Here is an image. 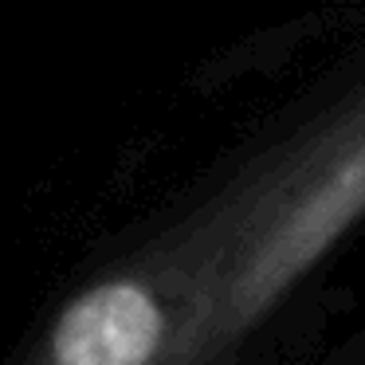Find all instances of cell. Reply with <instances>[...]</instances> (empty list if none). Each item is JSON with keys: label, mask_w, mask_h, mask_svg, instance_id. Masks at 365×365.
<instances>
[{"label": "cell", "mask_w": 365, "mask_h": 365, "mask_svg": "<svg viewBox=\"0 0 365 365\" xmlns=\"http://www.w3.org/2000/svg\"><path fill=\"white\" fill-rule=\"evenodd\" d=\"M361 216L365 87L150 244L185 302L173 365H224Z\"/></svg>", "instance_id": "1"}, {"label": "cell", "mask_w": 365, "mask_h": 365, "mask_svg": "<svg viewBox=\"0 0 365 365\" xmlns=\"http://www.w3.org/2000/svg\"><path fill=\"white\" fill-rule=\"evenodd\" d=\"M185 302L169 267L145 247L83 287L56 314L28 365H173Z\"/></svg>", "instance_id": "2"}]
</instances>
